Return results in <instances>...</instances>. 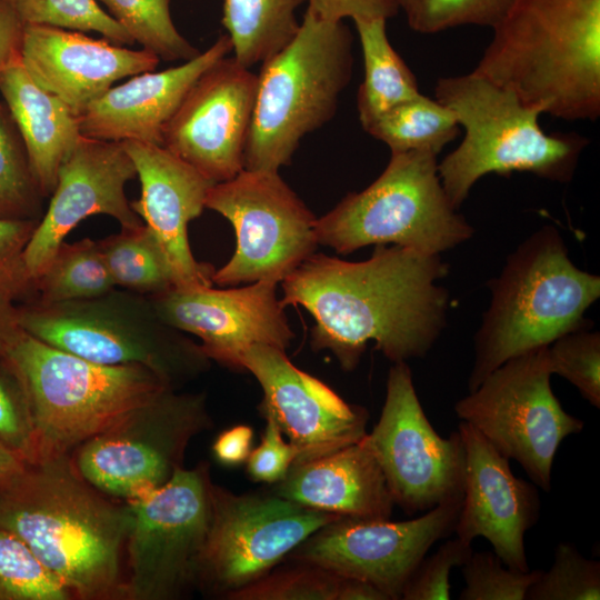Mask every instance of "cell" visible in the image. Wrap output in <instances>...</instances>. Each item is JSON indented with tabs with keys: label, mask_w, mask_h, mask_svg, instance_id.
Wrapping results in <instances>:
<instances>
[{
	"label": "cell",
	"mask_w": 600,
	"mask_h": 600,
	"mask_svg": "<svg viewBox=\"0 0 600 600\" xmlns=\"http://www.w3.org/2000/svg\"><path fill=\"white\" fill-rule=\"evenodd\" d=\"M447 273L439 254L396 244L359 262L313 253L281 281L280 301L312 316V349L349 372L370 340L393 363L428 353L446 326L449 296L436 281Z\"/></svg>",
	"instance_id": "obj_1"
},
{
	"label": "cell",
	"mask_w": 600,
	"mask_h": 600,
	"mask_svg": "<svg viewBox=\"0 0 600 600\" xmlns=\"http://www.w3.org/2000/svg\"><path fill=\"white\" fill-rule=\"evenodd\" d=\"M86 481L70 456L27 463L0 483V526L17 534L82 600L126 599L128 503Z\"/></svg>",
	"instance_id": "obj_2"
},
{
	"label": "cell",
	"mask_w": 600,
	"mask_h": 600,
	"mask_svg": "<svg viewBox=\"0 0 600 600\" xmlns=\"http://www.w3.org/2000/svg\"><path fill=\"white\" fill-rule=\"evenodd\" d=\"M473 70L567 121L600 114V0H514Z\"/></svg>",
	"instance_id": "obj_3"
},
{
	"label": "cell",
	"mask_w": 600,
	"mask_h": 600,
	"mask_svg": "<svg viewBox=\"0 0 600 600\" xmlns=\"http://www.w3.org/2000/svg\"><path fill=\"white\" fill-rule=\"evenodd\" d=\"M488 286L491 302L474 336L470 392L508 359L590 328L584 313L600 297L599 276L574 266L551 226L519 244Z\"/></svg>",
	"instance_id": "obj_4"
},
{
	"label": "cell",
	"mask_w": 600,
	"mask_h": 600,
	"mask_svg": "<svg viewBox=\"0 0 600 600\" xmlns=\"http://www.w3.org/2000/svg\"><path fill=\"white\" fill-rule=\"evenodd\" d=\"M434 92L464 130L461 143L438 163L442 187L457 209L489 173L518 171L556 182L571 180L588 139L573 132L546 133L539 124L542 107L524 103L474 71L440 78Z\"/></svg>",
	"instance_id": "obj_5"
},
{
	"label": "cell",
	"mask_w": 600,
	"mask_h": 600,
	"mask_svg": "<svg viewBox=\"0 0 600 600\" xmlns=\"http://www.w3.org/2000/svg\"><path fill=\"white\" fill-rule=\"evenodd\" d=\"M352 34L343 21L307 9L300 28L257 74L243 169L279 171L300 141L336 113L352 73Z\"/></svg>",
	"instance_id": "obj_6"
},
{
	"label": "cell",
	"mask_w": 600,
	"mask_h": 600,
	"mask_svg": "<svg viewBox=\"0 0 600 600\" xmlns=\"http://www.w3.org/2000/svg\"><path fill=\"white\" fill-rule=\"evenodd\" d=\"M18 310L33 338L94 363L143 366L177 390L211 364L200 344L160 318L150 297L121 288L56 303L30 300Z\"/></svg>",
	"instance_id": "obj_7"
},
{
	"label": "cell",
	"mask_w": 600,
	"mask_h": 600,
	"mask_svg": "<svg viewBox=\"0 0 600 600\" xmlns=\"http://www.w3.org/2000/svg\"><path fill=\"white\" fill-rule=\"evenodd\" d=\"M6 354L27 390L36 462L70 456L84 441L168 387L143 366L94 363L26 331Z\"/></svg>",
	"instance_id": "obj_8"
},
{
	"label": "cell",
	"mask_w": 600,
	"mask_h": 600,
	"mask_svg": "<svg viewBox=\"0 0 600 600\" xmlns=\"http://www.w3.org/2000/svg\"><path fill=\"white\" fill-rule=\"evenodd\" d=\"M437 157L429 151L391 153L369 187L349 193L317 219L318 244L349 254L392 243L436 256L469 240L473 228L447 196Z\"/></svg>",
	"instance_id": "obj_9"
},
{
	"label": "cell",
	"mask_w": 600,
	"mask_h": 600,
	"mask_svg": "<svg viewBox=\"0 0 600 600\" xmlns=\"http://www.w3.org/2000/svg\"><path fill=\"white\" fill-rule=\"evenodd\" d=\"M212 428L202 392L163 388L71 454L79 474L109 497L138 498L183 467L193 437Z\"/></svg>",
	"instance_id": "obj_10"
},
{
	"label": "cell",
	"mask_w": 600,
	"mask_h": 600,
	"mask_svg": "<svg viewBox=\"0 0 600 600\" xmlns=\"http://www.w3.org/2000/svg\"><path fill=\"white\" fill-rule=\"evenodd\" d=\"M551 374L548 346L539 347L508 359L454 404L461 421L547 492L561 442L583 429V421L566 412L554 396Z\"/></svg>",
	"instance_id": "obj_11"
},
{
	"label": "cell",
	"mask_w": 600,
	"mask_h": 600,
	"mask_svg": "<svg viewBox=\"0 0 600 600\" xmlns=\"http://www.w3.org/2000/svg\"><path fill=\"white\" fill-rule=\"evenodd\" d=\"M211 482L208 463L181 467L163 486L127 501L126 599L174 600L197 586Z\"/></svg>",
	"instance_id": "obj_12"
},
{
	"label": "cell",
	"mask_w": 600,
	"mask_h": 600,
	"mask_svg": "<svg viewBox=\"0 0 600 600\" xmlns=\"http://www.w3.org/2000/svg\"><path fill=\"white\" fill-rule=\"evenodd\" d=\"M206 208L224 217L236 233L234 253L212 274L220 287L279 283L318 246L317 218L279 171L243 169L209 189Z\"/></svg>",
	"instance_id": "obj_13"
},
{
	"label": "cell",
	"mask_w": 600,
	"mask_h": 600,
	"mask_svg": "<svg viewBox=\"0 0 600 600\" xmlns=\"http://www.w3.org/2000/svg\"><path fill=\"white\" fill-rule=\"evenodd\" d=\"M338 517L272 492L236 494L211 482L209 528L197 586L227 599L269 573Z\"/></svg>",
	"instance_id": "obj_14"
},
{
	"label": "cell",
	"mask_w": 600,
	"mask_h": 600,
	"mask_svg": "<svg viewBox=\"0 0 600 600\" xmlns=\"http://www.w3.org/2000/svg\"><path fill=\"white\" fill-rule=\"evenodd\" d=\"M366 440L394 504L427 512L463 497L466 454L459 432L441 437L424 414L406 361L389 370L380 418Z\"/></svg>",
	"instance_id": "obj_15"
},
{
	"label": "cell",
	"mask_w": 600,
	"mask_h": 600,
	"mask_svg": "<svg viewBox=\"0 0 600 600\" xmlns=\"http://www.w3.org/2000/svg\"><path fill=\"white\" fill-rule=\"evenodd\" d=\"M462 498L406 521L340 516L309 536L287 559L340 578L364 580L389 600H399L433 543L453 533Z\"/></svg>",
	"instance_id": "obj_16"
},
{
	"label": "cell",
	"mask_w": 600,
	"mask_h": 600,
	"mask_svg": "<svg viewBox=\"0 0 600 600\" xmlns=\"http://www.w3.org/2000/svg\"><path fill=\"white\" fill-rule=\"evenodd\" d=\"M257 74L224 57L206 70L167 123L162 146L213 183L243 170Z\"/></svg>",
	"instance_id": "obj_17"
},
{
	"label": "cell",
	"mask_w": 600,
	"mask_h": 600,
	"mask_svg": "<svg viewBox=\"0 0 600 600\" xmlns=\"http://www.w3.org/2000/svg\"><path fill=\"white\" fill-rule=\"evenodd\" d=\"M240 366L261 386L263 419L273 420L297 448L294 463L330 454L367 434V409L346 402L328 384L298 369L284 350L251 346L242 353Z\"/></svg>",
	"instance_id": "obj_18"
},
{
	"label": "cell",
	"mask_w": 600,
	"mask_h": 600,
	"mask_svg": "<svg viewBox=\"0 0 600 600\" xmlns=\"http://www.w3.org/2000/svg\"><path fill=\"white\" fill-rule=\"evenodd\" d=\"M277 287L276 281L261 280L229 289L173 288L150 299L164 322L201 340L210 360L242 371L240 358L249 347L286 350L294 339Z\"/></svg>",
	"instance_id": "obj_19"
},
{
	"label": "cell",
	"mask_w": 600,
	"mask_h": 600,
	"mask_svg": "<svg viewBox=\"0 0 600 600\" xmlns=\"http://www.w3.org/2000/svg\"><path fill=\"white\" fill-rule=\"evenodd\" d=\"M136 176L134 163L122 141L80 138L62 162L48 210L26 247L23 259L31 282L69 232L86 218L107 214L121 228L143 224L124 193L126 183Z\"/></svg>",
	"instance_id": "obj_20"
},
{
	"label": "cell",
	"mask_w": 600,
	"mask_h": 600,
	"mask_svg": "<svg viewBox=\"0 0 600 600\" xmlns=\"http://www.w3.org/2000/svg\"><path fill=\"white\" fill-rule=\"evenodd\" d=\"M466 454L463 498L454 533L471 544L486 538L510 569L529 571L526 532L540 514L537 486L517 478L500 454L471 424L458 426Z\"/></svg>",
	"instance_id": "obj_21"
},
{
	"label": "cell",
	"mask_w": 600,
	"mask_h": 600,
	"mask_svg": "<svg viewBox=\"0 0 600 600\" xmlns=\"http://www.w3.org/2000/svg\"><path fill=\"white\" fill-rule=\"evenodd\" d=\"M159 58L83 32L24 24L20 61L31 79L62 100L78 117L112 84L153 71Z\"/></svg>",
	"instance_id": "obj_22"
},
{
	"label": "cell",
	"mask_w": 600,
	"mask_h": 600,
	"mask_svg": "<svg viewBox=\"0 0 600 600\" xmlns=\"http://www.w3.org/2000/svg\"><path fill=\"white\" fill-rule=\"evenodd\" d=\"M122 143L141 183V196L131 207L162 246L174 288L212 286L214 269L194 259L188 224L202 213L214 183L163 146L137 140Z\"/></svg>",
	"instance_id": "obj_23"
},
{
	"label": "cell",
	"mask_w": 600,
	"mask_h": 600,
	"mask_svg": "<svg viewBox=\"0 0 600 600\" xmlns=\"http://www.w3.org/2000/svg\"><path fill=\"white\" fill-rule=\"evenodd\" d=\"M232 44L221 34L207 50L182 64L146 71L111 87L79 117L82 137L162 146L164 127L199 77L227 57Z\"/></svg>",
	"instance_id": "obj_24"
},
{
	"label": "cell",
	"mask_w": 600,
	"mask_h": 600,
	"mask_svg": "<svg viewBox=\"0 0 600 600\" xmlns=\"http://www.w3.org/2000/svg\"><path fill=\"white\" fill-rule=\"evenodd\" d=\"M272 493L309 509L390 519L394 502L366 436L330 454L294 463Z\"/></svg>",
	"instance_id": "obj_25"
},
{
	"label": "cell",
	"mask_w": 600,
	"mask_h": 600,
	"mask_svg": "<svg viewBox=\"0 0 600 600\" xmlns=\"http://www.w3.org/2000/svg\"><path fill=\"white\" fill-rule=\"evenodd\" d=\"M0 97L22 140L34 180L42 196L50 197L62 162L82 137L78 116L38 86L20 58L0 72Z\"/></svg>",
	"instance_id": "obj_26"
},
{
	"label": "cell",
	"mask_w": 600,
	"mask_h": 600,
	"mask_svg": "<svg viewBox=\"0 0 600 600\" xmlns=\"http://www.w3.org/2000/svg\"><path fill=\"white\" fill-rule=\"evenodd\" d=\"M353 22L364 63L357 101L359 120L366 130L383 113L421 92L414 74L388 39L387 19H357Z\"/></svg>",
	"instance_id": "obj_27"
},
{
	"label": "cell",
	"mask_w": 600,
	"mask_h": 600,
	"mask_svg": "<svg viewBox=\"0 0 600 600\" xmlns=\"http://www.w3.org/2000/svg\"><path fill=\"white\" fill-rule=\"evenodd\" d=\"M307 0H223L222 24L234 59L246 68L281 51L297 34V9Z\"/></svg>",
	"instance_id": "obj_28"
},
{
	"label": "cell",
	"mask_w": 600,
	"mask_h": 600,
	"mask_svg": "<svg viewBox=\"0 0 600 600\" xmlns=\"http://www.w3.org/2000/svg\"><path fill=\"white\" fill-rule=\"evenodd\" d=\"M121 229L98 241L114 286L148 297L173 289V273L156 234L144 223Z\"/></svg>",
	"instance_id": "obj_29"
},
{
	"label": "cell",
	"mask_w": 600,
	"mask_h": 600,
	"mask_svg": "<svg viewBox=\"0 0 600 600\" xmlns=\"http://www.w3.org/2000/svg\"><path fill=\"white\" fill-rule=\"evenodd\" d=\"M366 131L384 142L391 153L429 151L439 154L457 138L460 126L447 106L420 93L383 113Z\"/></svg>",
	"instance_id": "obj_30"
},
{
	"label": "cell",
	"mask_w": 600,
	"mask_h": 600,
	"mask_svg": "<svg viewBox=\"0 0 600 600\" xmlns=\"http://www.w3.org/2000/svg\"><path fill=\"white\" fill-rule=\"evenodd\" d=\"M32 287L31 300L43 303L92 298L116 288L98 241L88 238L62 242Z\"/></svg>",
	"instance_id": "obj_31"
},
{
	"label": "cell",
	"mask_w": 600,
	"mask_h": 600,
	"mask_svg": "<svg viewBox=\"0 0 600 600\" xmlns=\"http://www.w3.org/2000/svg\"><path fill=\"white\" fill-rule=\"evenodd\" d=\"M134 43L166 61L190 60L200 51L176 28L170 0H98Z\"/></svg>",
	"instance_id": "obj_32"
},
{
	"label": "cell",
	"mask_w": 600,
	"mask_h": 600,
	"mask_svg": "<svg viewBox=\"0 0 600 600\" xmlns=\"http://www.w3.org/2000/svg\"><path fill=\"white\" fill-rule=\"evenodd\" d=\"M43 198L19 132L0 98V218L39 220Z\"/></svg>",
	"instance_id": "obj_33"
},
{
	"label": "cell",
	"mask_w": 600,
	"mask_h": 600,
	"mask_svg": "<svg viewBox=\"0 0 600 600\" xmlns=\"http://www.w3.org/2000/svg\"><path fill=\"white\" fill-rule=\"evenodd\" d=\"M71 591L13 532L0 526V600H70Z\"/></svg>",
	"instance_id": "obj_34"
},
{
	"label": "cell",
	"mask_w": 600,
	"mask_h": 600,
	"mask_svg": "<svg viewBox=\"0 0 600 600\" xmlns=\"http://www.w3.org/2000/svg\"><path fill=\"white\" fill-rule=\"evenodd\" d=\"M23 24L48 26L71 31L100 33L118 44H133L129 33L98 0H9Z\"/></svg>",
	"instance_id": "obj_35"
},
{
	"label": "cell",
	"mask_w": 600,
	"mask_h": 600,
	"mask_svg": "<svg viewBox=\"0 0 600 600\" xmlns=\"http://www.w3.org/2000/svg\"><path fill=\"white\" fill-rule=\"evenodd\" d=\"M407 22L419 33L431 34L460 26L493 28L514 0H396Z\"/></svg>",
	"instance_id": "obj_36"
},
{
	"label": "cell",
	"mask_w": 600,
	"mask_h": 600,
	"mask_svg": "<svg viewBox=\"0 0 600 600\" xmlns=\"http://www.w3.org/2000/svg\"><path fill=\"white\" fill-rule=\"evenodd\" d=\"M600 562L584 558L569 543H559L548 571L531 584L526 600H599Z\"/></svg>",
	"instance_id": "obj_37"
},
{
	"label": "cell",
	"mask_w": 600,
	"mask_h": 600,
	"mask_svg": "<svg viewBox=\"0 0 600 600\" xmlns=\"http://www.w3.org/2000/svg\"><path fill=\"white\" fill-rule=\"evenodd\" d=\"M294 563V567L271 570L227 599L337 600L340 577L312 564Z\"/></svg>",
	"instance_id": "obj_38"
},
{
	"label": "cell",
	"mask_w": 600,
	"mask_h": 600,
	"mask_svg": "<svg viewBox=\"0 0 600 600\" xmlns=\"http://www.w3.org/2000/svg\"><path fill=\"white\" fill-rule=\"evenodd\" d=\"M551 373L567 379L593 407L600 408V336L582 328L548 346Z\"/></svg>",
	"instance_id": "obj_39"
},
{
	"label": "cell",
	"mask_w": 600,
	"mask_h": 600,
	"mask_svg": "<svg viewBox=\"0 0 600 600\" xmlns=\"http://www.w3.org/2000/svg\"><path fill=\"white\" fill-rule=\"evenodd\" d=\"M459 568L466 582L460 600H526L529 588L541 573V570H512L493 551H472Z\"/></svg>",
	"instance_id": "obj_40"
},
{
	"label": "cell",
	"mask_w": 600,
	"mask_h": 600,
	"mask_svg": "<svg viewBox=\"0 0 600 600\" xmlns=\"http://www.w3.org/2000/svg\"><path fill=\"white\" fill-rule=\"evenodd\" d=\"M0 442L26 463L36 462V439L27 390L6 353H0Z\"/></svg>",
	"instance_id": "obj_41"
},
{
	"label": "cell",
	"mask_w": 600,
	"mask_h": 600,
	"mask_svg": "<svg viewBox=\"0 0 600 600\" xmlns=\"http://www.w3.org/2000/svg\"><path fill=\"white\" fill-rule=\"evenodd\" d=\"M472 551L471 544L456 537L442 543L431 556L426 554L408 579L401 599L449 600L450 572L454 567H461Z\"/></svg>",
	"instance_id": "obj_42"
},
{
	"label": "cell",
	"mask_w": 600,
	"mask_h": 600,
	"mask_svg": "<svg viewBox=\"0 0 600 600\" xmlns=\"http://www.w3.org/2000/svg\"><path fill=\"white\" fill-rule=\"evenodd\" d=\"M39 220L0 218V290L14 300L33 294L23 254Z\"/></svg>",
	"instance_id": "obj_43"
},
{
	"label": "cell",
	"mask_w": 600,
	"mask_h": 600,
	"mask_svg": "<svg viewBox=\"0 0 600 600\" xmlns=\"http://www.w3.org/2000/svg\"><path fill=\"white\" fill-rule=\"evenodd\" d=\"M266 426L259 446L247 459V473L252 481L274 484L281 481L298 459L297 448L283 438L278 424L264 419Z\"/></svg>",
	"instance_id": "obj_44"
},
{
	"label": "cell",
	"mask_w": 600,
	"mask_h": 600,
	"mask_svg": "<svg viewBox=\"0 0 600 600\" xmlns=\"http://www.w3.org/2000/svg\"><path fill=\"white\" fill-rule=\"evenodd\" d=\"M308 10L326 21H343L346 18H391L399 11L396 0H307Z\"/></svg>",
	"instance_id": "obj_45"
},
{
	"label": "cell",
	"mask_w": 600,
	"mask_h": 600,
	"mask_svg": "<svg viewBox=\"0 0 600 600\" xmlns=\"http://www.w3.org/2000/svg\"><path fill=\"white\" fill-rule=\"evenodd\" d=\"M253 431L247 424H237L218 434L212 452L216 460L227 467L247 461L252 450Z\"/></svg>",
	"instance_id": "obj_46"
},
{
	"label": "cell",
	"mask_w": 600,
	"mask_h": 600,
	"mask_svg": "<svg viewBox=\"0 0 600 600\" xmlns=\"http://www.w3.org/2000/svg\"><path fill=\"white\" fill-rule=\"evenodd\" d=\"M23 27L9 0H0V72L20 58Z\"/></svg>",
	"instance_id": "obj_47"
},
{
	"label": "cell",
	"mask_w": 600,
	"mask_h": 600,
	"mask_svg": "<svg viewBox=\"0 0 600 600\" xmlns=\"http://www.w3.org/2000/svg\"><path fill=\"white\" fill-rule=\"evenodd\" d=\"M13 301V297L0 290V353H7L24 332Z\"/></svg>",
	"instance_id": "obj_48"
},
{
	"label": "cell",
	"mask_w": 600,
	"mask_h": 600,
	"mask_svg": "<svg viewBox=\"0 0 600 600\" xmlns=\"http://www.w3.org/2000/svg\"><path fill=\"white\" fill-rule=\"evenodd\" d=\"M337 600H389L373 584L354 578H341Z\"/></svg>",
	"instance_id": "obj_49"
},
{
	"label": "cell",
	"mask_w": 600,
	"mask_h": 600,
	"mask_svg": "<svg viewBox=\"0 0 600 600\" xmlns=\"http://www.w3.org/2000/svg\"><path fill=\"white\" fill-rule=\"evenodd\" d=\"M27 463L0 442V483L24 469Z\"/></svg>",
	"instance_id": "obj_50"
}]
</instances>
